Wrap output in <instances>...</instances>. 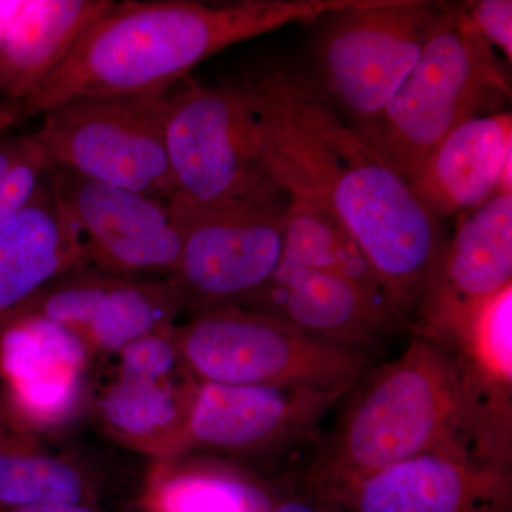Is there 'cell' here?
Segmentation results:
<instances>
[{
    "instance_id": "obj_1",
    "label": "cell",
    "mask_w": 512,
    "mask_h": 512,
    "mask_svg": "<svg viewBox=\"0 0 512 512\" xmlns=\"http://www.w3.org/2000/svg\"><path fill=\"white\" fill-rule=\"evenodd\" d=\"M235 83L275 183L335 215L404 318L419 311L446 238L409 181L340 119L308 73L264 63Z\"/></svg>"
},
{
    "instance_id": "obj_2",
    "label": "cell",
    "mask_w": 512,
    "mask_h": 512,
    "mask_svg": "<svg viewBox=\"0 0 512 512\" xmlns=\"http://www.w3.org/2000/svg\"><path fill=\"white\" fill-rule=\"evenodd\" d=\"M302 480L315 491L424 454L511 461V396L485 386L446 343L416 332L394 362L370 367Z\"/></svg>"
},
{
    "instance_id": "obj_3",
    "label": "cell",
    "mask_w": 512,
    "mask_h": 512,
    "mask_svg": "<svg viewBox=\"0 0 512 512\" xmlns=\"http://www.w3.org/2000/svg\"><path fill=\"white\" fill-rule=\"evenodd\" d=\"M359 0H126L84 29L23 101L26 116L77 97L163 96L229 46L308 23Z\"/></svg>"
},
{
    "instance_id": "obj_4",
    "label": "cell",
    "mask_w": 512,
    "mask_h": 512,
    "mask_svg": "<svg viewBox=\"0 0 512 512\" xmlns=\"http://www.w3.org/2000/svg\"><path fill=\"white\" fill-rule=\"evenodd\" d=\"M505 63L471 25L464 3H447L399 92L372 120L352 127L410 183L451 131L503 111L511 97Z\"/></svg>"
},
{
    "instance_id": "obj_5",
    "label": "cell",
    "mask_w": 512,
    "mask_h": 512,
    "mask_svg": "<svg viewBox=\"0 0 512 512\" xmlns=\"http://www.w3.org/2000/svg\"><path fill=\"white\" fill-rule=\"evenodd\" d=\"M173 336L200 383L350 392L372 367L363 350L238 305L192 316L174 326Z\"/></svg>"
},
{
    "instance_id": "obj_6",
    "label": "cell",
    "mask_w": 512,
    "mask_h": 512,
    "mask_svg": "<svg viewBox=\"0 0 512 512\" xmlns=\"http://www.w3.org/2000/svg\"><path fill=\"white\" fill-rule=\"evenodd\" d=\"M168 204L181 239L180 262L168 282L181 312L241 305L275 274L289 207L278 184L224 204Z\"/></svg>"
},
{
    "instance_id": "obj_7",
    "label": "cell",
    "mask_w": 512,
    "mask_h": 512,
    "mask_svg": "<svg viewBox=\"0 0 512 512\" xmlns=\"http://www.w3.org/2000/svg\"><path fill=\"white\" fill-rule=\"evenodd\" d=\"M447 3L359 0L330 13L315 46L313 82L349 114L353 126L372 120L406 82L436 32Z\"/></svg>"
},
{
    "instance_id": "obj_8",
    "label": "cell",
    "mask_w": 512,
    "mask_h": 512,
    "mask_svg": "<svg viewBox=\"0 0 512 512\" xmlns=\"http://www.w3.org/2000/svg\"><path fill=\"white\" fill-rule=\"evenodd\" d=\"M165 96L77 97L40 114L33 131L47 163L168 202Z\"/></svg>"
},
{
    "instance_id": "obj_9",
    "label": "cell",
    "mask_w": 512,
    "mask_h": 512,
    "mask_svg": "<svg viewBox=\"0 0 512 512\" xmlns=\"http://www.w3.org/2000/svg\"><path fill=\"white\" fill-rule=\"evenodd\" d=\"M165 107L171 200L224 204L276 184L237 83L212 86L187 77L167 93Z\"/></svg>"
},
{
    "instance_id": "obj_10",
    "label": "cell",
    "mask_w": 512,
    "mask_h": 512,
    "mask_svg": "<svg viewBox=\"0 0 512 512\" xmlns=\"http://www.w3.org/2000/svg\"><path fill=\"white\" fill-rule=\"evenodd\" d=\"M173 329L99 359L87 412L111 439L153 460L183 454L198 386L178 352Z\"/></svg>"
},
{
    "instance_id": "obj_11",
    "label": "cell",
    "mask_w": 512,
    "mask_h": 512,
    "mask_svg": "<svg viewBox=\"0 0 512 512\" xmlns=\"http://www.w3.org/2000/svg\"><path fill=\"white\" fill-rule=\"evenodd\" d=\"M348 393L198 382L185 424L183 454L229 461L302 446L318 436L320 423Z\"/></svg>"
},
{
    "instance_id": "obj_12",
    "label": "cell",
    "mask_w": 512,
    "mask_h": 512,
    "mask_svg": "<svg viewBox=\"0 0 512 512\" xmlns=\"http://www.w3.org/2000/svg\"><path fill=\"white\" fill-rule=\"evenodd\" d=\"M99 357L62 325L12 313L0 323V377L10 419L20 431L56 433L89 412Z\"/></svg>"
},
{
    "instance_id": "obj_13",
    "label": "cell",
    "mask_w": 512,
    "mask_h": 512,
    "mask_svg": "<svg viewBox=\"0 0 512 512\" xmlns=\"http://www.w3.org/2000/svg\"><path fill=\"white\" fill-rule=\"evenodd\" d=\"M46 175L82 234L89 265L126 278L174 274L181 239L168 202L89 180L56 164L47 163Z\"/></svg>"
},
{
    "instance_id": "obj_14",
    "label": "cell",
    "mask_w": 512,
    "mask_h": 512,
    "mask_svg": "<svg viewBox=\"0 0 512 512\" xmlns=\"http://www.w3.org/2000/svg\"><path fill=\"white\" fill-rule=\"evenodd\" d=\"M16 312L72 330L103 359L173 329L181 306L168 279L126 278L82 265L56 276Z\"/></svg>"
},
{
    "instance_id": "obj_15",
    "label": "cell",
    "mask_w": 512,
    "mask_h": 512,
    "mask_svg": "<svg viewBox=\"0 0 512 512\" xmlns=\"http://www.w3.org/2000/svg\"><path fill=\"white\" fill-rule=\"evenodd\" d=\"M316 493L349 512H512L510 464L461 454H424Z\"/></svg>"
},
{
    "instance_id": "obj_16",
    "label": "cell",
    "mask_w": 512,
    "mask_h": 512,
    "mask_svg": "<svg viewBox=\"0 0 512 512\" xmlns=\"http://www.w3.org/2000/svg\"><path fill=\"white\" fill-rule=\"evenodd\" d=\"M419 306L416 332L446 339L471 312L512 281V194L461 214Z\"/></svg>"
},
{
    "instance_id": "obj_17",
    "label": "cell",
    "mask_w": 512,
    "mask_h": 512,
    "mask_svg": "<svg viewBox=\"0 0 512 512\" xmlns=\"http://www.w3.org/2000/svg\"><path fill=\"white\" fill-rule=\"evenodd\" d=\"M238 306L366 353L407 322L393 303L375 298L349 279L284 265Z\"/></svg>"
},
{
    "instance_id": "obj_18",
    "label": "cell",
    "mask_w": 512,
    "mask_h": 512,
    "mask_svg": "<svg viewBox=\"0 0 512 512\" xmlns=\"http://www.w3.org/2000/svg\"><path fill=\"white\" fill-rule=\"evenodd\" d=\"M510 111L476 117L431 151L410 185L437 220L466 214L494 195L512 194Z\"/></svg>"
},
{
    "instance_id": "obj_19",
    "label": "cell",
    "mask_w": 512,
    "mask_h": 512,
    "mask_svg": "<svg viewBox=\"0 0 512 512\" xmlns=\"http://www.w3.org/2000/svg\"><path fill=\"white\" fill-rule=\"evenodd\" d=\"M82 265H89L82 234L45 175L32 200L0 227V323Z\"/></svg>"
},
{
    "instance_id": "obj_20",
    "label": "cell",
    "mask_w": 512,
    "mask_h": 512,
    "mask_svg": "<svg viewBox=\"0 0 512 512\" xmlns=\"http://www.w3.org/2000/svg\"><path fill=\"white\" fill-rule=\"evenodd\" d=\"M111 0L19 2L0 29V100L22 106Z\"/></svg>"
},
{
    "instance_id": "obj_21",
    "label": "cell",
    "mask_w": 512,
    "mask_h": 512,
    "mask_svg": "<svg viewBox=\"0 0 512 512\" xmlns=\"http://www.w3.org/2000/svg\"><path fill=\"white\" fill-rule=\"evenodd\" d=\"M279 488L218 458L154 460L137 504L160 512H271Z\"/></svg>"
},
{
    "instance_id": "obj_22",
    "label": "cell",
    "mask_w": 512,
    "mask_h": 512,
    "mask_svg": "<svg viewBox=\"0 0 512 512\" xmlns=\"http://www.w3.org/2000/svg\"><path fill=\"white\" fill-rule=\"evenodd\" d=\"M103 495L99 474L76 458L39 450L33 441L0 448V507L70 504L101 508Z\"/></svg>"
},
{
    "instance_id": "obj_23",
    "label": "cell",
    "mask_w": 512,
    "mask_h": 512,
    "mask_svg": "<svg viewBox=\"0 0 512 512\" xmlns=\"http://www.w3.org/2000/svg\"><path fill=\"white\" fill-rule=\"evenodd\" d=\"M279 265L339 275L375 298L393 303L348 228L329 211L302 198L289 197Z\"/></svg>"
},
{
    "instance_id": "obj_24",
    "label": "cell",
    "mask_w": 512,
    "mask_h": 512,
    "mask_svg": "<svg viewBox=\"0 0 512 512\" xmlns=\"http://www.w3.org/2000/svg\"><path fill=\"white\" fill-rule=\"evenodd\" d=\"M511 332L512 284L477 306L456 332L440 342L450 346L481 383L511 396Z\"/></svg>"
},
{
    "instance_id": "obj_25",
    "label": "cell",
    "mask_w": 512,
    "mask_h": 512,
    "mask_svg": "<svg viewBox=\"0 0 512 512\" xmlns=\"http://www.w3.org/2000/svg\"><path fill=\"white\" fill-rule=\"evenodd\" d=\"M47 160L32 133L0 136V227L36 194Z\"/></svg>"
},
{
    "instance_id": "obj_26",
    "label": "cell",
    "mask_w": 512,
    "mask_h": 512,
    "mask_svg": "<svg viewBox=\"0 0 512 512\" xmlns=\"http://www.w3.org/2000/svg\"><path fill=\"white\" fill-rule=\"evenodd\" d=\"M471 25L478 35L495 50L503 53L505 62L512 60V2L511 0H480L464 3Z\"/></svg>"
},
{
    "instance_id": "obj_27",
    "label": "cell",
    "mask_w": 512,
    "mask_h": 512,
    "mask_svg": "<svg viewBox=\"0 0 512 512\" xmlns=\"http://www.w3.org/2000/svg\"><path fill=\"white\" fill-rule=\"evenodd\" d=\"M271 512H349L332 498L299 487L279 490L278 497Z\"/></svg>"
},
{
    "instance_id": "obj_28",
    "label": "cell",
    "mask_w": 512,
    "mask_h": 512,
    "mask_svg": "<svg viewBox=\"0 0 512 512\" xmlns=\"http://www.w3.org/2000/svg\"><path fill=\"white\" fill-rule=\"evenodd\" d=\"M0 512H103L101 508L90 505H39V507L3 508Z\"/></svg>"
},
{
    "instance_id": "obj_29",
    "label": "cell",
    "mask_w": 512,
    "mask_h": 512,
    "mask_svg": "<svg viewBox=\"0 0 512 512\" xmlns=\"http://www.w3.org/2000/svg\"><path fill=\"white\" fill-rule=\"evenodd\" d=\"M29 437L20 436V434H9L0 429V448L22 446L29 443Z\"/></svg>"
},
{
    "instance_id": "obj_30",
    "label": "cell",
    "mask_w": 512,
    "mask_h": 512,
    "mask_svg": "<svg viewBox=\"0 0 512 512\" xmlns=\"http://www.w3.org/2000/svg\"><path fill=\"white\" fill-rule=\"evenodd\" d=\"M126 512H160L157 510H153V508L144 507V505L140 504H134L131 505V507H128V510Z\"/></svg>"
}]
</instances>
